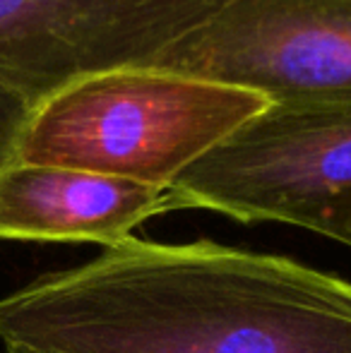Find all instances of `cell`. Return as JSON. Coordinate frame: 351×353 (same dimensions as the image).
I'll list each match as a JSON object with an SVG mask.
<instances>
[{
  "label": "cell",
  "mask_w": 351,
  "mask_h": 353,
  "mask_svg": "<svg viewBox=\"0 0 351 353\" xmlns=\"http://www.w3.org/2000/svg\"><path fill=\"white\" fill-rule=\"evenodd\" d=\"M0 341L34 353H351V283L289 257L130 236L0 298Z\"/></svg>",
  "instance_id": "cell-1"
},
{
  "label": "cell",
  "mask_w": 351,
  "mask_h": 353,
  "mask_svg": "<svg viewBox=\"0 0 351 353\" xmlns=\"http://www.w3.org/2000/svg\"><path fill=\"white\" fill-rule=\"evenodd\" d=\"M270 103L250 89L159 68L103 70L34 108L17 161L171 188Z\"/></svg>",
  "instance_id": "cell-2"
},
{
  "label": "cell",
  "mask_w": 351,
  "mask_h": 353,
  "mask_svg": "<svg viewBox=\"0 0 351 353\" xmlns=\"http://www.w3.org/2000/svg\"><path fill=\"white\" fill-rule=\"evenodd\" d=\"M174 210L281 221L351 248V103H270L169 188Z\"/></svg>",
  "instance_id": "cell-3"
},
{
  "label": "cell",
  "mask_w": 351,
  "mask_h": 353,
  "mask_svg": "<svg viewBox=\"0 0 351 353\" xmlns=\"http://www.w3.org/2000/svg\"><path fill=\"white\" fill-rule=\"evenodd\" d=\"M142 68L272 103H351V0H229Z\"/></svg>",
  "instance_id": "cell-4"
},
{
  "label": "cell",
  "mask_w": 351,
  "mask_h": 353,
  "mask_svg": "<svg viewBox=\"0 0 351 353\" xmlns=\"http://www.w3.org/2000/svg\"><path fill=\"white\" fill-rule=\"evenodd\" d=\"M229 0H0V74L34 106L75 79L147 65Z\"/></svg>",
  "instance_id": "cell-5"
},
{
  "label": "cell",
  "mask_w": 351,
  "mask_h": 353,
  "mask_svg": "<svg viewBox=\"0 0 351 353\" xmlns=\"http://www.w3.org/2000/svg\"><path fill=\"white\" fill-rule=\"evenodd\" d=\"M171 212L169 188L61 166L14 161L0 173V241L111 248Z\"/></svg>",
  "instance_id": "cell-6"
},
{
  "label": "cell",
  "mask_w": 351,
  "mask_h": 353,
  "mask_svg": "<svg viewBox=\"0 0 351 353\" xmlns=\"http://www.w3.org/2000/svg\"><path fill=\"white\" fill-rule=\"evenodd\" d=\"M34 108L37 106L0 74V173L17 161L19 142Z\"/></svg>",
  "instance_id": "cell-7"
},
{
  "label": "cell",
  "mask_w": 351,
  "mask_h": 353,
  "mask_svg": "<svg viewBox=\"0 0 351 353\" xmlns=\"http://www.w3.org/2000/svg\"><path fill=\"white\" fill-rule=\"evenodd\" d=\"M3 353H34V351H22V349H5Z\"/></svg>",
  "instance_id": "cell-8"
}]
</instances>
